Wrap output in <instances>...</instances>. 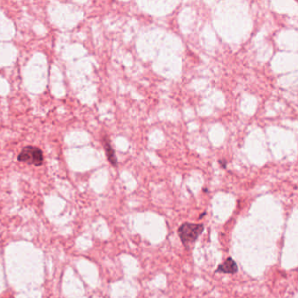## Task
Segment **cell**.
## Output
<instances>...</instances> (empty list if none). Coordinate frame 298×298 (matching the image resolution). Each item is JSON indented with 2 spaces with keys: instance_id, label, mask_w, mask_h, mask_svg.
I'll return each instance as SVG.
<instances>
[{
  "instance_id": "277c9868",
  "label": "cell",
  "mask_w": 298,
  "mask_h": 298,
  "mask_svg": "<svg viewBox=\"0 0 298 298\" xmlns=\"http://www.w3.org/2000/svg\"><path fill=\"white\" fill-rule=\"evenodd\" d=\"M104 147H105L106 154H107V158L109 159L110 164L114 166H117V158L115 155V151L113 148L111 147L110 145V141L108 140L107 138L104 139Z\"/></svg>"
},
{
  "instance_id": "7a4b0ae2",
  "label": "cell",
  "mask_w": 298,
  "mask_h": 298,
  "mask_svg": "<svg viewBox=\"0 0 298 298\" xmlns=\"http://www.w3.org/2000/svg\"><path fill=\"white\" fill-rule=\"evenodd\" d=\"M18 161L26 163L27 165H33L40 166L44 162V156L42 150L35 146H26L18 156Z\"/></svg>"
},
{
  "instance_id": "3957f363",
  "label": "cell",
  "mask_w": 298,
  "mask_h": 298,
  "mask_svg": "<svg viewBox=\"0 0 298 298\" xmlns=\"http://www.w3.org/2000/svg\"><path fill=\"white\" fill-rule=\"evenodd\" d=\"M238 271V266L235 261L232 258H228L223 263L219 265L216 272L223 274H235Z\"/></svg>"
},
{
  "instance_id": "6da1fadb",
  "label": "cell",
  "mask_w": 298,
  "mask_h": 298,
  "mask_svg": "<svg viewBox=\"0 0 298 298\" xmlns=\"http://www.w3.org/2000/svg\"><path fill=\"white\" fill-rule=\"evenodd\" d=\"M204 225L202 224L186 223L182 224L178 229V233L182 243L185 246L193 243L204 232Z\"/></svg>"
}]
</instances>
